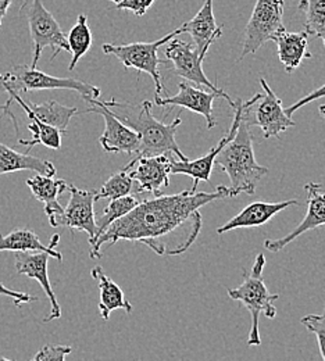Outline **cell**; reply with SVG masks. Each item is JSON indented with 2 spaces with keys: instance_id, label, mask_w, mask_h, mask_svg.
Listing matches in <instances>:
<instances>
[{
  "instance_id": "6da1fadb",
  "label": "cell",
  "mask_w": 325,
  "mask_h": 361,
  "mask_svg": "<svg viewBox=\"0 0 325 361\" xmlns=\"http://www.w3.org/2000/svg\"><path fill=\"white\" fill-rule=\"evenodd\" d=\"M235 197L230 186L219 185L216 192L185 189L176 195L140 200L128 214L114 221L91 246V259L102 257L103 245L118 240L142 243L159 256H180L196 242L202 229L200 209L214 200Z\"/></svg>"
},
{
  "instance_id": "7a4b0ae2",
  "label": "cell",
  "mask_w": 325,
  "mask_h": 361,
  "mask_svg": "<svg viewBox=\"0 0 325 361\" xmlns=\"http://www.w3.org/2000/svg\"><path fill=\"white\" fill-rule=\"evenodd\" d=\"M103 103L123 124L140 136V149L134 159L176 154L181 161L189 160L176 140L177 130L183 124L181 117H177L168 124L156 120L152 114V103L149 100H143L138 107L114 102V99Z\"/></svg>"
},
{
  "instance_id": "3957f363",
  "label": "cell",
  "mask_w": 325,
  "mask_h": 361,
  "mask_svg": "<svg viewBox=\"0 0 325 361\" xmlns=\"http://www.w3.org/2000/svg\"><path fill=\"white\" fill-rule=\"evenodd\" d=\"M250 128L252 126L242 111L236 134L214 161L228 176L231 182L230 188L235 196L240 193L255 195L260 180L269 174V169L256 161Z\"/></svg>"
},
{
  "instance_id": "277c9868",
  "label": "cell",
  "mask_w": 325,
  "mask_h": 361,
  "mask_svg": "<svg viewBox=\"0 0 325 361\" xmlns=\"http://www.w3.org/2000/svg\"><path fill=\"white\" fill-rule=\"evenodd\" d=\"M266 267L264 255L259 253L255 259V263L249 272L243 274V282L233 289H228V296L240 302L250 314V331L247 338V346H260L262 338L259 331V318L264 314L273 319L277 316V309L274 303L279 299V295H273L267 289L263 278V271Z\"/></svg>"
},
{
  "instance_id": "5b68a950",
  "label": "cell",
  "mask_w": 325,
  "mask_h": 361,
  "mask_svg": "<svg viewBox=\"0 0 325 361\" xmlns=\"http://www.w3.org/2000/svg\"><path fill=\"white\" fill-rule=\"evenodd\" d=\"M75 90L85 102L99 99L100 90L94 85L80 81L77 78H59L49 75L31 66H14L6 73H0V93H23L34 90Z\"/></svg>"
},
{
  "instance_id": "8992f818",
  "label": "cell",
  "mask_w": 325,
  "mask_h": 361,
  "mask_svg": "<svg viewBox=\"0 0 325 361\" xmlns=\"http://www.w3.org/2000/svg\"><path fill=\"white\" fill-rule=\"evenodd\" d=\"M20 16L27 20L34 45L32 68H37L42 51L47 47L51 49L50 60H54L60 51H70L66 34L53 14L45 7L44 0H24L20 7Z\"/></svg>"
},
{
  "instance_id": "52a82bcc",
  "label": "cell",
  "mask_w": 325,
  "mask_h": 361,
  "mask_svg": "<svg viewBox=\"0 0 325 361\" xmlns=\"http://www.w3.org/2000/svg\"><path fill=\"white\" fill-rule=\"evenodd\" d=\"M260 85L264 93H256L247 102H242L243 116L252 127H259L266 139L278 137L296 123L286 114L282 107V100L270 88L264 78H260Z\"/></svg>"
},
{
  "instance_id": "ba28073f",
  "label": "cell",
  "mask_w": 325,
  "mask_h": 361,
  "mask_svg": "<svg viewBox=\"0 0 325 361\" xmlns=\"http://www.w3.org/2000/svg\"><path fill=\"white\" fill-rule=\"evenodd\" d=\"M178 34H184V28L180 27L174 30L173 32L167 34L161 39H157L154 42H135V44H125V45H113V44H104L103 51L106 54L116 56L125 70L134 68L140 73H145L152 77L156 88L154 96H161L164 92V87L161 82V75L159 71V66L164 61H161L157 56L159 49L166 44H168L171 39H174Z\"/></svg>"
},
{
  "instance_id": "9c48e42d",
  "label": "cell",
  "mask_w": 325,
  "mask_h": 361,
  "mask_svg": "<svg viewBox=\"0 0 325 361\" xmlns=\"http://www.w3.org/2000/svg\"><path fill=\"white\" fill-rule=\"evenodd\" d=\"M283 0H256L252 16L246 24L242 50L238 61L256 53L262 46L285 31Z\"/></svg>"
},
{
  "instance_id": "30bf717a",
  "label": "cell",
  "mask_w": 325,
  "mask_h": 361,
  "mask_svg": "<svg viewBox=\"0 0 325 361\" xmlns=\"http://www.w3.org/2000/svg\"><path fill=\"white\" fill-rule=\"evenodd\" d=\"M164 56L167 61L173 63L174 74H177L181 78H185L186 81H190L196 85L209 88L211 92L217 93L220 97H224L231 106H233V99L224 90L216 87L204 74L202 64L206 54H200L193 44L181 39H171L168 44H166Z\"/></svg>"
},
{
  "instance_id": "8fae6325",
  "label": "cell",
  "mask_w": 325,
  "mask_h": 361,
  "mask_svg": "<svg viewBox=\"0 0 325 361\" xmlns=\"http://www.w3.org/2000/svg\"><path fill=\"white\" fill-rule=\"evenodd\" d=\"M70 200L63 213L56 219L53 226H66L73 232L84 231L90 236V245L92 246L97 235L96 216L93 204L96 202V190L80 189L74 185L68 186Z\"/></svg>"
},
{
  "instance_id": "7c38bea8",
  "label": "cell",
  "mask_w": 325,
  "mask_h": 361,
  "mask_svg": "<svg viewBox=\"0 0 325 361\" xmlns=\"http://www.w3.org/2000/svg\"><path fill=\"white\" fill-rule=\"evenodd\" d=\"M242 99H236L233 100V120L227 135L223 136V139L217 143V146L211 147L209 150V153H206L204 156H202L200 159L196 160H174L170 154V167H171V174H184L193 180V186L192 190L196 192L199 182L204 180V182H210L211 178V173L214 169V161L217 159V156L220 154V152L224 149V146L233 139L236 131H238V126L242 117Z\"/></svg>"
},
{
  "instance_id": "4fadbf2b",
  "label": "cell",
  "mask_w": 325,
  "mask_h": 361,
  "mask_svg": "<svg viewBox=\"0 0 325 361\" xmlns=\"http://www.w3.org/2000/svg\"><path fill=\"white\" fill-rule=\"evenodd\" d=\"M91 109L85 110V113H96L104 120V131L99 137V143L103 150L107 153H127L135 156L140 149V136L130 127L123 124L109 107L104 106L103 102L97 99H91Z\"/></svg>"
},
{
  "instance_id": "5bb4252c",
  "label": "cell",
  "mask_w": 325,
  "mask_h": 361,
  "mask_svg": "<svg viewBox=\"0 0 325 361\" xmlns=\"http://www.w3.org/2000/svg\"><path fill=\"white\" fill-rule=\"evenodd\" d=\"M306 203H307V213L303 221L292 229L288 235L279 238V239H266L263 246L264 249L278 253L282 249H285L288 245H290L295 239H298L300 235L306 233L307 231L317 229L319 226H325V192L323 190L321 183L309 182L306 186Z\"/></svg>"
},
{
  "instance_id": "9a60e30c",
  "label": "cell",
  "mask_w": 325,
  "mask_h": 361,
  "mask_svg": "<svg viewBox=\"0 0 325 361\" xmlns=\"http://www.w3.org/2000/svg\"><path fill=\"white\" fill-rule=\"evenodd\" d=\"M130 177L138 183V193H153L161 196L164 188L170 185V154L133 159L130 163Z\"/></svg>"
},
{
  "instance_id": "2e32d148",
  "label": "cell",
  "mask_w": 325,
  "mask_h": 361,
  "mask_svg": "<svg viewBox=\"0 0 325 361\" xmlns=\"http://www.w3.org/2000/svg\"><path fill=\"white\" fill-rule=\"evenodd\" d=\"M178 93L174 96L168 97H161V96H154V102L157 106L163 107H184L193 113L200 114L206 120L207 130H213L217 123L214 117V110H213V103L217 97H220L214 92H206V90H199L196 87H192L188 82H180L178 84Z\"/></svg>"
},
{
  "instance_id": "e0dca14e",
  "label": "cell",
  "mask_w": 325,
  "mask_h": 361,
  "mask_svg": "<svg viewBox=\"0 0 325 361\" xmlns=\"http://www.w3.org/2000/svg\"><path fill=\"white\" fill-rule=\"evenodd\" d=\"M50 255L47 252H16L14 253V266L20 275H25L31 279H35L41 283L50 302V314L44 319V322H50L61 317V307L57 302L54 290L51 288L49 274H47V262Z\"/></svg>"
},
{
  "instance_id": "ac0fdd59",
  "label": "cell",
  "mask_w": 325,
  "mask_h": 361,
  "mask_svg": "<svg viewBox=\"0 0 325 361\" xmlns=\"http://www.w3.org/2000/svg\"><path fill=\"white\" fill-rule=\"evenodd\" d=\"M13 102L18 103L24 109V111L30 120L37 118L47 126H51V127L60 130L63 134H67V127H68L71 118L80 113L77 107H68V106L60 104L56 100H47L45 103L35 104V103H27L25 100L21 99V96L11 93V94H8L7 103L4 106H1V110H4V114H10L8 109Z\"/></svg>"
},
{
  "instance_id": "d6986e66",
  "label": "cell",
  "mask_w": 325,
  "mask_h": 361,
  "mask_svg": "<svg viewBox=\"0 0 325 361\" xmlns=\"http://www.w3.org/2000/svg\"><path fill=\"white\" fill-rule=\"evenodd\" d=\"M290 206H300L299 200H285V202H255L240 210L233 219L226 224L217 228V233L223 235L238 228H253L267 224L279 212L286 210Z\"/></svg>"
},
{
  "instance_id": "ffe728a7",
  "label": "cell",
  "mask_w": 325,
  "mask_h": 361,
  "mask_svg": "<svg viewBox=\"0 0 325 361\" xmlns=\"http://www.w3.org/2000/svg\"><path fill=\"white\" fill-rule=\"evenodd\" d=\"M213 1L204 0L197 14L183 25L184 32L192 37L193 45L200 54H207L210 46L223 35V27L216 24Z\"/></svg>"
},
{
  "instance_id": "44dd1931",
  "label": "cell",
  "mask_w": 325,
  "mask_h": 361,
  "mask_svg": "<svg viewBox=\"0 0 325 361\" xmlns=\"http://www.w3.org/2000/svg\"><path fill=\"white\" fill-rule=\"evenodd\" d=\"M60 240V235L56 233L50 238L49 245H44L35 231L27 228H18L7 235H0V252H47L50 257L61 262L63 256L54 247Z\"/></svg>"
},
{
  "instance_id": "7402d4cb",
  "label": "cell",
  "mask_w": 325,
  "mask_h": 361,
  "mask_svg": "<svg viewBox=\"0 0 325 361\" xmlns=\"http://www.w3.org/2000/svg\"><path fill=\"white\" fill-rule=\"evenodd\" d=\"M27 185L31 189L37 200L44 203L49 224L53 226L56 219L63 213V207L59 203L61 193L68 190V183L64 180H54L53 177H45L37 174L34 178L27 180Z\"/></svg>"
},
{
  "instance_id": "603a6c76",
  "label": "cell",
  "mask_w": 325,
  "mask_h": 361,
  "mask_svg": "<svg viewBox=\"0 0 325 361\" xmlns=\"http://www.w3.org/2000/svg\"><path fill=\"white\" fill-rule=\"evenodd\" d=\"M273 41L277 44L279 61L288 74H292L303 59H312V53L307 50L309 34L306 31L288 32L285 30L278 32Z\"/></svg>"
},
{
  "instance_id": "cb8c5ba5",
  "label": "cell",
  "mask_w": 325,
  "mask_h": 361,
  "mask_svg": "<svg viewBox=\"0 0 325 361\" xmlns=\"http://www.w3.org/2000/svg\"><path fill=\"white\" fill-rule=\"evenodd\" d=\"M16 171H35L45 177L56 176V167L51 161L28 153H20L0 142V176Z\"/></svg>"
},
{
  "instance_id": "d4e9b609",
  "label": "cell",
  "mask_w": 325,
  "mask_h": 361,
  "mask_svg": "<svg viewBox=\"0 0 325 361\" xmlns=\"http://www.w3.org/2000/svg\"><path fill=\"white\" fill-rule=\"evenodd\" d=\"M91 275L93 279L97 281L99 285V313L104 321H107L110 314L117 309H123L127 313L133 312L134 307L125 299L123 289L104 274L102 267H93Z\"/></svg>"
},
{
  "instance_id": "484cf974",
  "label": "cell",
  "mask_w": 325,
  "mask_h": 361,
  "mask_svg": "<svg viewBox=\"0 0 325 361\" xmlns=\"http://www.w3.org/2000/svg\"><path fill=\"white\" fill-rule=\"evenodd\" d=\"M67 42L70 47V53L73 54L68 70L73 71L77 67L78 61L88 53V50L92 46V32L88 25V18L85 14L78 16L75 25L67 35Z\"/></svg>"
},
{
  "instance_id": "4316f807",
  "label": "cell",
  "mask_w": 325,
  "mask_h": 361,
  "mask_svg": "<svg viewBox=\"0 0 325 361\" xmlns=\"http://www.w3.org/2000/svg\"><path fill=\"white\" fill-rule=\"evenodd\" d=\"M140 200L137 199V196L134 195H127L124 197H118V199H113L110 200V203L107 204V207L103 210V213H100L96 217V226H97V235L96 239L111 226L114 221L120 220L121 217H124L125 214H128L133 209H135L140 204ZM96 242V240H94ZM93 242V243H94Z\"/></svg>"
},
{
  "instance_id": "83f0119b",
  "label": "cell",
  "mask_w": 325,
  "mask_h": 361,
  "mask_svg": "<svg viewBox=\"0 0 325 361\" xmlns=\"http://www.w3.org/2000/svg\"><path fill=\"white\" fill-rule=\"evenodd\" d=\"M299 10L305 13V31L320 38L325 47V0H300Z\"/></svg>"
},
{
  "instance_id": "f1b7e54d",
  "label": "cell",
  "mask_w": 325,
  "mask_h": 361,
  "mask_svg": "<svg viewBox=\"0 0 325 361\" xmlns=\"http://www.w3.org/2000/svg\"><path fill=\"white\" fill-rule=\"evenodd\" d=\"M134 190V180L130 177V166H124L118 173L113 174L99 190H96V202L102 199H118L131 195Z\"/></svg>"
},
{
  "instance_id": "f546056e",
  "label": "cell",
  "mask_w": 325,
  "mask_h": 361,
  "mask_svg": "<svg viewBox=\"0 0 325 361\" xmlns=\"http://www.w3.org/2000/svg\"><path fill=\"white\" fill-rule=\"evenodd\" d=\"M28 130L32 133V139H20L18 140V143L27 146L28 150L38 143H42L44 146H47L49 149H53V150H59L61 147V136L64 134L60 130H57L51 126H47L37 118L30 120Z\"/></svg>"
},
{
  "instance_id": "4dcf8cb0",
  "label": "cell",
  "mask_w": 325,
  "mask_h": 361,
  "mask_svg": "<svg viewBox=\"0 0 325 361\" xmlns=\"http://www.w3.org/2000/svg\"><path fill=\"white\" fill-rule=\"evenodd\" d=\"M300 322L312 332L316 335L317 342H319V349L321 353V357L325 361V307L324 313L317 316V314H309L305 316Z\"/></svg>"
},
{
  "instance_id": "1f68e13d",
  "label": "cell",
  "mask_w": 325,
  "mask_h": 361,
  "mask_svg": "<svg viewBox=\"0 0 325 361\" xmlns=\"http://www.w3.org/2000/svg\"><path fill=\"white\" fill-rule=\"evenodd\" d=\"M73 352L71 346L66 345H47L32 360L30 361H66V357Z\"/></svg>"
},
{
  "instance_id": "d6a6232c",
  "label": "cell",
  "mask_w": 325,
  "mask_h": 361,
  "mask_svg": "<svg viewBox=\"0 0 325 361\" xmlns=\"http://www.w3.org/2000/svg\"><path fill=\"white\" fill-rule=\"evenodd\" d=\"M0 295L10 298V299L14 302V305H16L17 307L21 306V305H24V303H31V302H37V300H38L37 296H32V295H30V293L20 292V290H13V289L4 286L1 282H0Z\"/></svg>"
},
{
  "instance_id": "836d02e7",
  "label": "cell",
  "mask_w": 325,
  "mask_h": 361,
  "mask_svg": "<svg viewBox=\"0 0 325 361\" xmlns=\"http://www.w3.org/2000/svg\"><path fill=\"white\" fill-rule=\"evenodd\" d=\"M154 0H123L121 3L116 4L118 10H128L135 16H143L149 7L153 4Z\"/></svg>"
},
{
  "instance_id": "e575fe53",
  "label": "cell",
  "mask_w": 325,
  "mask_h": 361,
  "mask_svg": "<svg viewBox=\"0 0 325 361\" xmlns=\"http://www.w3.org/2000/svg\"><path fill=\"white\" fill-rule=\"evenodd\" d=\"M321 97H325V84L323 87H320V88L313 90V92H310L307 96L302 97L300 100H298L295 104L286 107L285 111H286L288 116L292 117V114H293L295 111H298V110L302 109L303 106H306V104H309V103H312V102H314V100H319V99H321Z\"/></svg>"
},
{
  "instance_id": "d590c367",
  "label": "cell",
  "mask_w": 325,
  "mask_h": 361,
  "mask_svg": "<svg viewBox=\"0 0 325 361\" xmlns=\"http://www.w3.org/2000/svg\"><path fill=\"white\" fill-rule=\"evenodd\" d=\"M10 4H11V0H0V28L3 24V18L6 17V14L8 11Z\"/></svg>"
},
{
  "instance_id": "8d00e7d4",
  "label": "cell",
  "mask_w": 325,
  "mask_h": 361,
  "mask_svg": "<svg viewBox=\"0 0 325 361\" xmlns=\"http://www.w3.org/2000/svg\"><path fill=\"white\" fill-rule=\"evenodd\" d=\"M319 111H320V114H321V117L325 120V104H321L320 107H319Z\"/></svg>"
},
{
  "instance_id": "74e56055",
  "label": "cell",
  "mask_w": 325,
  "mask_h": 361,
  "mask_svg": "<svg viewBox=\"0 0 325 361\" xmlns=\"http://www.w3.org/2000/svg\"><path fill=\"white\" fill-rule=\"evenodd\" d=\"M110 1H113V3H114V4H118V3H121V1H123V0H110Z\"/></svg>"
},
{
  "instance_id": "f35d334b",
  "label": "cell",
  "mask_w": 325,
  "mask_h": 361,
  "mask_svg": "<svg viewBox=\"0 0 325 361\" xmlns=\"http://www.w3.org/2000/svg\"><path fill=\"white\" fill-rule=\"evenodd\" d=\"M0 361H13V360H8V359H6V357H0Z\"/></svg>"
}]
</instances>
